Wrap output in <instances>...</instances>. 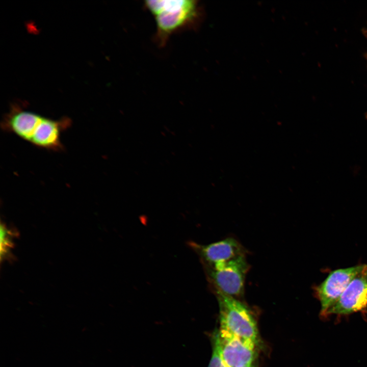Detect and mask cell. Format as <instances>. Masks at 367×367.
Returning a JSON list of instances; mask_svg holds the SVG:
<instances>
[{
	"mask_svg": "<svg viewBox=\"0 0 367 367\" xmlns=\"http://www.w3.org/2000/svg\"><path fill=\"white\" fill-rule=\"evenodd\" d=\"M71 123L68 118L54 120L15 107L4 118L2 127L37 147L60 151L63 148L61 134Z\"/></svg>",
	"mask_w": 367,
	"mask_h": 367,
	"instance_id": "1",
	"label": "cell"
},
{
	"mask_svg": "<svg viewBox=\"0 0 367 367\" xmlns=\"http://www.w3.org/2000/svg\"><path fill=\"white\" fill-rule=\"evenodd\" d=\"M220 329L260 345L256 322L249 308L235 298L216 291Z\"/></svg>",
	"mask_w": 367,
	"mask_h": 367,
	"instance_id": "3",
	"label": "cell"
},
{
	"mask_svg": "<svg viewBox=\"0 0 367 367\" xmlns=\"http://www.w3.org/2000/svg\"><path fill=\"white\" fill-rule=\"evenodd\" d=\"M144 6L154 18L155 40L161 46L173 34L198 28L204 17L203 8L196 0L146 1Z\"/></svg>",
	"mask_w": 367,
	"mask_h": 367,
	"instance_id": "2",
	"label": "cell"
},
{
	"mask_svg": "<svg viewBox=\"0 0 367 367\" xmlns=\"http://www.w3.org/2000/svg\"><path fill=\"white\" fill-rule=\"evenodd\" d=\"M367 309V265L351 281L340 297L328 310L331 314L348 315Z\"/></svg>",
	"mask_w": 367,
	"mask_h": 367,
	"instance_id": "6",
	"label": "cell"
},
{
	"mask_svg": "<svg viewBox=\"0 0 367 367\" xmlns=\"http://www.w3.org/2000/svg\"><path fill=\"white\" fill-rule=\"evenodd\" d=\"M248 265L245 255L211 266V278L216 291L234 298L243 294Z\"/></svg>",
	"mask_w": 367,
	"mask_h": 367,
	"instance_id": "4",
	"label": "cell"
},
{
	"mask_svg": "<svg viewBox=\"0 0 367 367\" xmlns=\"http://www.w3.org/2000/svg\"><path fill=\"white\" fill-rule=\"evenodd\" d=\"M220 349L228 367H242L254 363L258 346L253 341L219 329Z\"/></svg>",
	"mask_w": 367,
	"mask_h": 367,
	"instance_id": "7",
	"label": "cell"
},
{
	"mask_svg": "<svg viewBox=\"0 0 367 367\" xmlns=\"http://www.w3.org/2000/svg\"><path fill=\"white\" fill-rule=\"evenodd\" d=\"M201 250L203 257L211 266L245 255L241 244L231 238L203 246Z\"/></svg>",
	"mask_w": 367,
	"mask_h": 367,
	"instance_id": "8",
	"label": "cell"
},
{
	"mask_svg": "<svg viewBox=\"0 0 367 367\" xmlns=\"http://www.w3.org/2000/svg\"><path fill=\"white\" fill-rule=\"evenodd\" d=\"M13 232L8 229L5 224L1 225V257L2 259L8 257L12 248Z\"/></svg>",
	"mask_w": 367,
	"mask_h": 367,
	"instance_id": "10",
	"label": "cell"
},
{
	"mask_svg": "<svg viewBox=\"0 0 367 367\" xmlns=\"http://www.w3.org/2000/svg\"><path fill=\"white\" fill-rule=\"evenodd\" d=\"M213 353L208 367H228L224 362L221 352L219 329H216L211 336Z\"/></svg>",
	"mask_w": 367,
	"mask_h": 367,
	"instance_id": "9",
	"label": "cell"
},
{
	"mask_svg": "<svg viewBox=\"0 0 367 367\" xmlns=\"http://www.w3.org/2000/svg\"><path fill=\"white\" fill-rule=\"evenodd\" d=\"M365 264L331 271L325 279L315 287L316 295L321 304V314L326 316L328 310L337 301L351 281L362 270Z\"/></svg>",
	"mask_w": 367,
	"mask_h": 367,
	"instance_id": "5",
	"label": "cell"
},
{
	"mask_svg": "<svg viewBox=\"0 0 367 367\" xmlns=\"http://www.w3.org/2000/svg\"><path fill=\"white\" fill-rule=\"evenodd\" d=\"M242 367H255V364L254 363L252 364L242 366Z\"/></svg>",
	"mask_w": 367,
	"mask_h": 367,
	"instance_id": "11",
	"label": "cell"
}]
</instances>
